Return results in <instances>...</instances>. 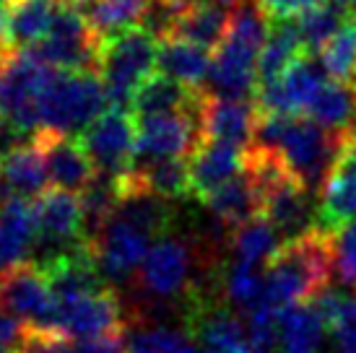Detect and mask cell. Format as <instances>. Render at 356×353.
<instances>
[{
    "instance_id": "60d3db41",
    "label": "cell",
    "mask_w": 356,
    "mask_h": 353,
    "mask_svg": "<svg viewBox=\"0 0 356 353\" xmlns=\"http://www.w3.org/2000/svg\"><path fill=\"white\" fill-rule=\"evenodd\" d=\"M0 353H19V348L16 345L6 343V340H0Z\"/></svg>"
},
{
    "instance_id": "ee69618b",
    "label": "cell",
    "mask_w": 356,
    "mask_h": 353,
    "mask_svg": "<svg viewBox=\"0 0 356 353\" xmlns=\"http://www.w3.org/2000/svg\"><path fill=\"white\" fill-rule=\"evenodd\" d=\"M348 136H351V140H354V143H356V125H354V128H351V130H348Z\"/></svg>"
},
{
    "instance_id": "d590c367",
    "label": "cell",
    "mask_w": 356,
    "mask_h": 353,
    "mask_svg": "<svg viewBox=\"0 0 356 353\" xmlns=\"http://www.w3.org/2000/svg\"><path fill=\"white\" fill-rule=\"evenodd\" d=\"M333 247H336V270L356 291V224L346 226L341 234L333 236Z\"/></svg>"
},
{
    "instance_id": "44dd1931",
    "label": "cell",
    "mask_w": 356,
    "mask_h": 353,
    "mask_svg": "<svg viewBox=\"0 0 356 353\" xmlns=\"http://www.w3.org/2000/svg\"><path fill=\"white\" fill-rule=\"evenodd\" d=\"M34 245H37V224L29 200L10 197L0 203V270L24 263Z\"/></svg>"
},
{
    "instance_id": "d6986e66",
    "label": "cell",
    "mask_w": 356,
    "mask_h": 353,
    "mask_svg": "<svg viewBox=\"0 0 356 353\" xmlns=\"http://www.w3.org/2000/svg\"><path fill=\"white\" fill-rule=\"evenodd\" d=\"M63 0H3L6 49H29L40 44L55 21Z\"/></svg>"
},
{
    "instance_id": "5bb4252c",
    "label": "cell",
    "mask_w": 356,
    "mask_h": 353,
    "mask_svg": "<svg viewBox=\"0 0 356 353\" xmlns=\"http://www.w3.org/2000/svg\"><path fill=\"white\" fill-rule=\"evenodd\" d=\"M190 270H193V249L185 245V239L169 231L151 245L149 255L140 265V281L151 296L175 299L188 288Z\"/></svg>"
},
{
    "instance_id": "7bdbcfd3",
    "label": "cell",
    "mask_w": 356,
    "mask_h": 353,
    "mask_svg": "<svg viewBox=\"0 0 356 353\" xmlns=\"http://www.w3.org/2000/svg\"><path fill=\"white\" fill-rule=\"evenodd\" d=\"M234 3H237V0H218V6H224V8H234Z\"/></svg>"
},
{
    "instance_id": "ffe728a7",
    "label": "cell",
    "mask_w": 356,
    "mask_h": 353,
    "mask_svg": "<svg viewBox=\"0 0 356 353\" xmlns=\"http://www.w3.org/2000/svg\"><path fill=\"white\" fill-rule=\"evenodd\" d=\"M47 182L50 176H47L44 154L34 140L0 161V203L10 197L34 200L47 190Z\"/></svg>"
},
{
    "instance_id": "e0dca14e",
    "label": "cell",
    "mask_w": 356,
    "mask_h": 353,
    "mask_svg": "<svg viewBox=\"0 0 356 353\" xmlns=\"http://www.w3.org/2000/svg\"><path fill=\"white\" fill-rule=\"evenodd\" d=\"M200 122H203V138L250 148L255 138L257 107L255 101H245V99H216L206 94Z\"/></svg>"
},
{
    "instance_id": "4316f807",
    "label": "cell",
    "mask_w": 356,
    "mask_h": 353,
    "mask_svg": "<svg viewBox=\"0 0 356 353\" xmlns=\"http://www.w3.org/2000/svg\"><path fill=\"white\" fill-rule=\"evenodd\" d=\"M229 21H232V13L224 6H213V3L211 6H188L169 40H182L203 49H213L227 40Z\"/></svg>"
},
{
    "instance_id": "3957f363",
    "label": "cell",
    "mask_w": 356,
    "mask_h": 353,
    "mask_svg": "<svg viewBox=\"0 0 356 353\" xmlns=\"http://www.w3.org/2000/svg\"><path fill=\"white\" fill-rule=\"evenodd\" d=\"M42 130L60 136L83 133L97 117L107 112V91L94 70H60L40 99Z\"/></svg>"
},
{
    "instance_id": "7402d4cb",
    "label": "cell",
    "mask_w": 356,
    "mask_h": 353,
    "mask_svg": "<svg viewBox=\"0 0 356 353\" xmlns=\"http://www.w3.org/2000/svg\"><path fill=\"white\" fill-rule=\"evenodd\" d=\"M305 55L299 24L294 19H273L268 40L257 58V88L278 81Z\"/></svg>"
},
{
    "instance_id": "83f0119b",
    "label": "cell",
    "mask_w": 356,
    "mask_h": 353,
    "mask_svg": "<svg viewBox=\"0 0 356 353\" xmlns=\"http://www.w3.org/2000/svg\"><path fill=\"white\" fill-rule=\"evenodd\" d=\"M130 174L138 179L140 185L167 197V200H179L190 195V164L188 158H154V161H138L133 164Z\"/></svg>"
},
{
    "instance_id": "9a60e30c",
    "label": "cell",
    "mask_w": 356,
    "mask_h": 353,
    "mask_svg": "<svg viewBox=\"0 0 356 353\" xmlns=\"http://www.w3.org/2000/svg\"><path fill=\"white\" fill-rule=\"evenodd\" d=\"M190 164V197L203 203L211 192L224 187L229 179L245 169V148L227 143V140H213L203 138L200 146L188 158Z\"/></svg>"
},
{
    "instance_id": "e575fe53",
    "label": "cell",
    "mask_w": 356,
    "mask_h": 353,
    "mask_svg": "<svg viewBox=\"0 0 356 353\" xmlns=\"http://www.w3.org/2000/svg\"><path fill=\"white\" fill-rule=\"evenodd\" d=\"M128 353H200L190 335L175 333L167 327L146 330L133 338Z\"/></svg>"
},
{
    "instance_id": "4dcf8cb0",
    "label": "cell",
    "mask_w": 356,
    "mask_h": 353,
    "mask_svg": "<svg viewBox=\"0 0 356 353\" xmlns=\"http://www.w3.org/2000/svg\"><path fill=\"white\" fill-rule=\"evenodd\" d=\"M343 13L336 3L327 0L325 6L320 8H312L299 16V34H302V44H305V52H320L327 42L336 37L338 31L343 29Z\"/></svg>"
},
{
    "instance_id": "7c38bea8",
    "label": "cell",
    "mask_w": 356,
    "mask_h": 353,
    "mask_svg": "<svg viewBox=\"0 0 356 353\" xmlns=\"http://www.w3.org/2000/svg\"><path fill=\"white\" fill-rule=\"evenodd\" d=\"M325 76L327 73L323 68V63L317 58H309L305 52L281 79L257 88V115H289V117H294L297 112L309 107V101L325 83Z\"/></svg>"
},
{
    "instance_id": "d4e9b609",
    "label": "cell",
    "mask_w": 356,
    "mask_h": 353,
    "mask_svg": "<svg viewBox=\"0 0 356 353\" xmlns=\"http://www.w3.org/2000/svg\"><path fill=\"white\" fill-rule=\"evenodd\" d=\"M327 325L309 302L281 309L278 317V351L320 353Z\"/></svg>"
},
{
    "instance_id": "d6a6232c",
    "label": "cell",
    "mask_w": 356,
    "mask_h": 353,
    "mask_svg": "<svg viewBox=\"0 0 356 353\" xmlns=\"http://www.w3.org/2000/svg\"><path fill=\"white\" fill-rule=\"evenodd\" d=\"M320 63L330 79L343 81L351 79L356 70V24H343L325 47L320 49Z\"/></svg>"
},
{
    "instance_id": "ba28073f",
    "label": "cell",
    "mask_w": 356,
    "mask_h": 353,
    "mask_svg": "<svg viewBox=\"0 0 356 353\" xmlns=\"http://www.w3.org/2000/svg\"><path fill=\"white\" fill-rule=\"evenodd\" d=\"M44 327L70 338H102V335L128 330L122 302L112 288L55 302Z\"/></svg>"
},
{
    "instance_id": "cb8c5ba5",
    "label": "cell",
    "mask_w": 356,
    "mask_h": 353,
    "mask_svg": "<svg viewBox=\"0 0 356 353\" xmlns=\"http://www.w3.org/2000/svg\"><path fill=\"white\" fill-rule=\"evenodd\" d=\"M21 353H125V330L102 338H70L50 327H24Z\"/></svg>"
},
{
    "instance_id": "7a4b0ae2",
    "label": "cell",
    "mask_w": 356,
    "mask_h": 353,
    "mask_svg": "<svg viewBox=\"0 0 356 353\" xmlns=\"http://www.w3.org/2000/svg\"><path fill=\"white\" fill-rule=\"evenodd\" d=\"M156 58L159 40L140 26L102 40L97 73L107 91L109 109H133V97L140 83L151 76Z\"/></svg>"
},
{
    "instance_id": "74e56055",
    "label": "cell",
    "mask_w": 356,
    "mask_h": 353,
    "mask_svg": "<svg viewBox=\"0 0 356 353\" xmlns=\"http://www.w3.org/2000/svg\"><path fill=\"white\" fill-rule=\"evenodd\" d=\"M260 8L268 13V19H294V16H302L307 10L320 8L325 6L327 0H257Z\"/></svg>"
},
{
    "instance_id": "f35d334b",
    "label": "cell",
    "mask_w": 356,
    "mask_h": 353,
    "mask_svg": "<svg viewBox=\"0 0 356 353\" xmlns=\"http://www.w3.org/2000/svg\"><path fill=\"white\" fill-rule=\"evenodd\" d=\"M24 130L13 122L10 117H6V115H0V161L3 158H8L13 151H19L21 146H26L24 143Z\"/></svg>"
},
{
    "instance_id": "5b68a950",
    "label": "cell",
    "mask_w": 356,
    "mask_h": 353,
    "mask_svg": "<svg viewBox=\"0 0 356 353\" xmlns=\"http://www.w3.org/2000/svg\"><path fill=\"white\" fill-rule=\"evenodd\" d=\"M348 133H333L317 125L315 120H291L286 133L281 138L278 154L284 156L286 167L297 174L302 185L320 195L330 169L336 164Z\"/></svg>"
},
{
    "instance_id": "2e32d148",
    "label": "cell",
    "mask_w": 356,
    "mask_h": 353,
    "mask_svg": "<svg viewBox=\"0 0 356 353\" xmlns=\"http://www.w3.org/2000/svg\"><path fill=\"white\" fill-rule=\"evenodd\" d=\"M34 143L42 148L44 154V164H47V176L50 182L60 190H83L91 179L97 176V167L83 151L79 140L73 136H60L52 130H40L34 133Z\"/></svg>"
},
{
    "instance_id": "ac0fdd59",
    "label": "cell",
    "mask_w": 356,
    "mask_h": 353,
    "mask_svg": "<svg viewBox=\"0 0 356 353\" xmlns=\"http://www.w3.org/2000/svg\"><path fill=\"white\" fill-rule=\"evenodd\" d=\"M203 99H206L203 88L188 86V83L172 79L167 73H151L133 97V112L138 117L193 112L203 104Z\"/></svg>"
},
{
    "instance_id": "ab89813d",
    "label": "cell",
    "mask_w": 356,
    "mask_h": 353,
    "mask_svg": "<svg viewBox=\"0 0 356 353\" xmlns=\"http://www.w3.org/2000/svg\"><path fill=\"white\" fill-rule=\"evenodd\" d=\"M6 52V21H3V3H0V55Z\"/></svg>"
},
{
    "instance_id": "f1b7e54d",
    "label": "cell",
    "mask_w": 356,
    "mask_h": 353,
    "mask_svg": "<svg viewBox=\"0 0 356 353\" xmlns=\"http://www.w3.org/2000/svg\"><path fill=\"white\" fill-rule=\"evenodd\" d=\"M156 65L161 73H167L172 79L182 81L188 86L203 88L208 68H211V58L198 44H190L182 40H164L159 44Z\"/></svg>"
},
{
    "instance_id": "9c48e42d",
    "label": "cell",
    "mask_w": 356,
    "mask_h": 353,
    "mask_svg": "<svg viewBox=\"0 0 356 353\" xmlns=\"http://www.w3.org/2000/svg\"><path fill=\"white\" fill-rule=\"evenodd\" d=\"M55 306L47 275L37 263L24 260L0 270V312L26 327H44Z\"/></svg>"
},
{
    "instance_id": "4fadbf2b",
    "label": "cell",
    "mask_w": 356,
    "mask_h": 353,
    "mask_svg": "<svg viewBox=\"0 0 356 353\" xmlns=\"http://www.w3.org/2000/svg\"><path fill=\"white\" fill-rule=\"evenodd\" d=\"M151 239L140 226L122 216L109 218L99 236L94 239V252L99 260L102 273L107 281H128L130 275L138 270L151 249Z\"/></svg>"
},
{
    "instance_id": "6da1fadb",
    "label": "cell",
    "mask_w": 356,
    "mask_h": 353,
    "mask_svg": "<svg viewBox=\"0 0 356 353\" xmlns=\"http://www.w3.org/2000/svg\"><path fill=\"white\" fill-rule=\"evenodd\" d=\"M333 270H336V247L330 234L312 229L309 234L284 242L276 255L266 263L263 306L281 312L286 306L312 302L320 291L330 286Z\"/></svg>"
},
{
    "instance_id": "b9f144b4",
    "label": "cell",
    "mask_w": 356,
    "mask_h": 353,
    "mask_svg": "<svg viewBox=\"0 0 356 353\" xmlns=\"http://www.w3.org/2000/svg\"><path fill=\"white\" fill-rule=\"evenodd\" d=\"M348 19H351V24H356V0H351V6L346 8Z\"/></svg>"
},
{
    "instance_id": "1f68e13d",
    "label": "cell",
    "mask_w": 356,
    "mask_h": 353,
    "mask_svg": "<svg viewBox=\"0 0 356 353\" xmlns=\"http://www.w3.org/2000/svg\"><path fill=\"white\" fill-rule=\"evenodd\" d=\"M224 294L232 304L252 314L266 304V278L252 265L232 263L224 278Z\"/></svg>"
},
{
    "instance_id": "603a6c76",
    "label": "cell",
    "mask_w": 356,
    "mask_h": 353,
    "mask_svg": "<svg viewBox=\"0 0 356 353\" xmlns=\"http://www.w3.org/2000/svg\"><path fill=\"white\" fill-rule=\"evenodd\" d=\"M203 206L211 211V216L221 221L227 229H237V226L248 224L252 218L263 216L257 187L245 169L234 179H229L224 187H218L216 192H211L203 200Z\"/></svg>"
},
{
    "instance_id": "30bf717a",
    "label": "cell",
    "mask_w": 356,
    "mask_h": 353,
    "mask_svg": "<svg viewBox=\"0 0 356 353\" xmlns=\"http://www.w3.org/2000/svg\"><path fill=\"white\" fill-rule=\"evenodd\" d=\"M79 143L94 161L97 172L122 176L136 161V125L128 112L107 109L79 136Z\"/></svg>"
},
{
    "instance_id": "836d02e7",
    "label": "cell",
    "mask_w": 356,
    "mask_h": 353,
    "mask_svg": "<svg viewBox=\"0 0 356 353\" xmlns=\"http://www.w3.org/2000/svg\"><path fill=\"white\" fill-rule=\"evenodd\" d=\"M185 10H188V3H182V0H146L143 10H140L138 26L149 31L151 37L164 42L175 34L177 21L182 19Z\"/></svg>"
},
{
    "instance_id": "52a82bcc",
    "label": "cell",
    "mask_w": 356,
    "mask_h": 353,
    "mask_svg": "<svg viewBox=\"0 0 356 353\" xmlns=\"http://www.w3.org/2000/svg\"><path fill=\"white\" fill-rule=\"evenodd\" d=\"M200 112H203V104L198 109H193V112L138 117V128H136V161L133 164L154 161V158L193 156V151L203 140Z\"/></svg>"
},
{
    "instance_id": "8fae6325",
    "label": "cell",
    "mask_w": 356,
    "mask_h": 353,
    "mask_svg": "<svg viewBox=\"0 0 356 353\" xmlns=\"http://www.w3.org/2000/svg\"><path fill=\"white\" fill-rule=\"evenodd\" d=\"M356 224V143L346 136L336 164L320 190L315 229L336 236Z\"/></svg>"
},
{
    "instance_id": "484cf974",
    "label": "cell",
    "mask_w": 356,
    "mask_h": 353,
    "mask_svg": "<svg viewBox=\"0 0 356 353\" xmlns=\"http://www.w3.org/2000/svg\"><path fill=\"white\" fill-rule=\"evenodd\" d=\"M309 120L333 133H348L356 125V91L351 83L330 81L323 83L307 107Z\"/></svg>"
},
{
    "instance_id": "8d00e7d4",
    "label": "cell",
    "mask_w": 356,
    "mask_h": 353,
    "mask_svg": "<svg viewBox=\"0 0 356 353\" xmlns=\"http://www.w3.org/2000/svg\"><path fill=\"white\" fill-rule=\"evenodd\" d=\"M333 335H336L338 353H356V294L348 296L346 306L333 327Z\"/></svg>"
},
{
    "instance_id": "f6af8a7d",
    "label": "cell",
    "mask_w": 356,
    "mask_h": 353,
    "mask_svg": "<svg viewBox=\"0 0 356 353\" xmlns=\"http://www.w3.org/2000/svg\"><path fill=\"white\" fill-rule=\"evenodd\" d=\"M348 81H351V86H354V91H356V70H354V76H351Z\"/></svg>"
},
{
    "instance_id": "f546056e",
    "label": "cell",
    "mask_w": 356,
    "mask_h": 353,
    "mask_svg": "<svg viewBox=\"0 0 356 353\" xmlns=\"http://www.w3.org/2000/svg\"><path fill=\"white\" fill-rule=\"evenodd\" d=\"M229 245H232L234 263L255 268V265L268 263L270 257L276 255L278 247H281V234L266 216H257L252 221H248V224L232 229Z\"/></svg>"
},
{
    "instance_id": "277c9868",
    "label": "cell",
    "mask_w": 356,
    "mask_h": 353,
    "mask_svg": "<svg viewBox=\"0 0 356 353\" xmlns=\"http://www.w3.org/2000/svg\"><path fill=\"white\" fill-rule=\"evenodd\" d=\"M58 68L31 49H6L0 55V115L10 117L24 133L42 130L40 99Z\"/></svg>"
},
{
    "instance_id": "8992f818",
    "label": "cell",
    "mask_w": 356,
    "mask_h": 353,
    "mask_svg": "<svg viewBox=\"0 0 356 353\" xmlns=\"http://www.w3.org/2000/svg\"><path fill=\"white\" fill-rule=\"evenodd\" d=\"M40 60L60 70H94L99 65L102 37L70 0L60 3L50 34L29 47Z\"/></svg>"
}]
</instances>
